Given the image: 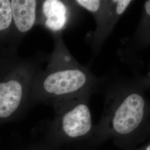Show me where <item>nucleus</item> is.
<instances>
[{"label": "nucleus", "instance_id": "1", "mask_svg": "<svg viewBox=\"0 0 150 150\" xmlns=\"http://www.w3.org/2000/svg\"><path fill=\"white\" fill-rule=\"evenodd\" d=\"M149 78L102 79L105 103L99 122L94 126L88 144L112 140L123 150L134 149L150 133V106L146 92Z\"/></svg>", "mask_w": 150, "mask_h": 150}, {"label": "nucleus", "instance_id": "2", "mask_svg": "<svg viewBox=\"0 0 150 150\" xmlns=\"http://www.w3.org/2000/svg\"><path fill=\"white\" fill-rule=\"evenodd\" d=\"M53 36L54 50L46 69L39 72L33 83L32 104L41 103L52 107L67 99L92 94L101 86L102 79L77 62L65 45L61 33Z\"/></svg>", "mask_w": 150, "mask_h": 150}, {"label": "nucleus", "instance_id": "3", "mask_svg": "<svg viewBox=\"0 0 150 150\" xmlns=\"http://www.w3.org/2000/svg\"><path fill=\"white\" fill-rule=\"evenodd\" d=\"M43 59H21L0 50V124L18 118L32 105V88Z\"/></svg>", "mask_w": 150, "mask_h": 150}, {"label": "nucleus", "instance_id": "4", "mask_svg": "<svg viewBox=\"0 0 150 150\" xmlns=\"http://www.w3.org/2000/svg\"><path fill=\"white\" fill-rule=\"evenodd\" d=\"M91 95L74 97L52 106L54 116L47 132L50 141L62 144L91 137L94 127L90 107Z\"/></svg>", "mask_w": 150, "mask_h": 150}, {"label": "nucleus", "instance_id": "5", "mask_svg": "<svg viewBox=\"0 0 150 150\" xmlns=\"http://www.w3.org/2000/svg\"><path fill=\"white\" fill-rule=\"evenodd\" d=\"M133 2L131 0L74 1L77 5L89 11L94 17L96 28L88 38L94 54L98 53L120 18Z\"/></svg>", "mask_w": 150, "mask_h": 150}, {"label": "nucleus", "instance_id": "6", "mask_svg": "<svg viewBox=\"0 0 150 150\" xmlns=\"http://www.w3.org/2000/svg\"><path fill=\"white\" fill-rule=\"evenodd\" d=\"M73 1H40L38 25H43L52 35L61 33L70 22Z\"/></svg>", "mask_w": 150, "mask_h": 150}, {"label": "nucleus", "instance_id": "7", "mask_svg": "<svg viewBox=\"0 0 150 150\" xmlns=\"http://www.w3.org/2000/svg\"><path fill=\"white\" fill-rule=\"evenodd\" d=\"M40 1L11 0L13 35L16 45L38 25Z\"/></svg>", "mask_w": 150, "mask_h": 150}, {"label": "nucleus", "instance_id": "8", "mask_svg": "<svg viewBox=\"0 0 150 150\" xmlns=\"http://www.w3.org/2000/svg\"><path fill=\"white\" fill-rule=\"evenodd\" d=\"M11 0H0V50L16 51Z\"/></svg>", "mask_w": 150, "mask_h": 150}, {"label": "nucleus", "instance_id": "9", "mask_svg": "<svg viewBox=\"0 0 150 150\" xmlns=\"http://www.w3.org/2000/svg\"><path fill=\"white\" fill-rule=\"evenodd\" d=\"M143 7L142 15L134 35V41L137 45L145 47L150 43V0L146 1Z\"/></svg>", "mask_w": 150, "mask_h": 150}, {"label": "nucleus", "instance_id": "10", "mask_svg": "<svg viewBox=\"0 0 150 150\" xmlns=\"http://www.w3.org/2000/svg\"><path fill=\"white\" fill-rule=\"evenodd\" d=\"M126 150H150V142L147 141L145 144L137 149H132Z\"/></svg>", "mask_w": 150, "mask_h": 150}, {"label": "nucleus", "instance_id": "11", "mask_svg": "<svg viewBox=\"0 0 150 150\" xmlns=\"http://www.w3.org/2000/svg\"><path fill=\"white\" fill-rule=\"evenodd\" d=\"M42 150V149H37V150Z\"/></svg>", "mask_w": 150, "mask_h": 150}]
</instances>
